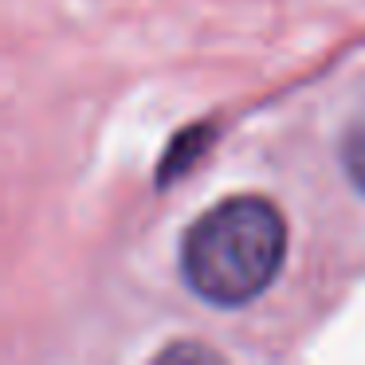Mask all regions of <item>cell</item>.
<instances>
[{
  "label": "cell",
  "instance_id": "2",
  "mask_svg": "<svg viewBox=\"0 0 365 365\" xmlns=\"http://www.w3.org/2000/svg\"><path fill=\"white\" fill-rule=\"evenodd\" d=\"M341 169L346 177L365 192V118L349 126V134L341 138Z\"/></svg>",
  "mask_w": 365,
  "mask_h": 365
},
{
  "label": "cell",
  "instance_id": "1",
  "mask_svg": "<svg viewBox=\"0 0 365 365\" xmlns=\"http://www.w3.org/2000/svg\"><path fill=\"white\" fill-rule=\"evenodd\" d=\"M287 255V224L263 197L212 205L181 244V275L212 307H244L275 283Z\"/></svg>",
  "mask_w": 365,
  "mask_h": 365
}]
</instances>
